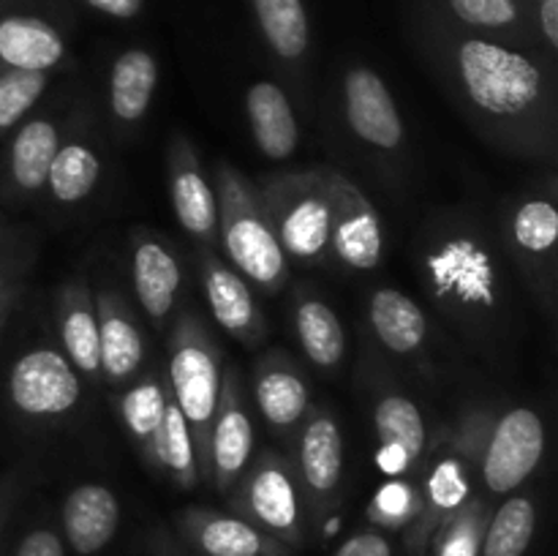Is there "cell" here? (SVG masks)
I'll return each instance as SVG.
<instances>
[{
	"label": "cell",
	"mask_w": 558,
	"mask_h": 556,
	"mask_svg": "<svg viewBox=\"0 0 558 556\" xmlns=\"http://www.w3.org/2000/svg\"><path fill=\"white\" fill-rule=\"evenodd\" d=\"M417 512V488L401 478H392L390 483L376 491L371 501V516L381 523H403Z\"/></svg>",
	"instance_id": "74e56055"
},
{
	"label": "cell",
	"mask_w": 558,
	"mask_h": 556,
	"mask_svg": "<svg viewBox=\"0 0 558 556\" xmlns=\"http://www.w3.org/2000/svg\"><path fill=\"white\" fill-rule=\"evenodd\" d=\"M343 112L357 140L376 150H398L403 142V120L387 82L368 65H354L343 76Z\"/></svg>",
	"instance_id": "4fadbf2b"
},
{
	"label": "cell",
	"mask_w": 558,
	"mask_h": 556,
	"mask_svg": "<svg viewBox=\"0 0 558 556\" xmlns=\"http://www.w3.org/2000/svg\"><path fill=\"white\" fill-rule=\"evenodd\" d=\"M98 316V347H101V374L112 385L134 379L145 360V338L129 305L112 289L93 298Z\"/></svg>",
	"instance_id": "44dd1931"
},
{
	"label": "cell",
	"mask_w": 558,
	"mask_h": 556,
	"mask_svg": "<svg viewBox=\"0 0 558 556\" xmlns=\"http://www.w3.org/2000/svg\"><path fill=\"white\" fill-rule=\"evenodd\" d=\"M336 556H392V551L381 534L360 532L349 537Z\"/></svg>",
	"instance_id": "60d3db41"
},
{
	"label": "cell",
	"mask_w": 558,
	"mask_h": 556,
	"mask_svg": "<svg viewBox=\"0 0 558 556\" xmlns=\"http://www.w3.org/2000/svg\"><path fill=\"white\" fill-rule=\"evenodd\" d=\"M371 327L381 347L392 354H417L428 338V316L417 300L392 287H381L371 294Z\"/></svg>",
	"instance_id": "d4e9b609"
},
{
	"label": "cell",
	"mask_w": 558,
	"mask_h": 556,
	"mask_svg": "<svg viewBox=\"0 0 558 556\" xmlns=\"http://www.w3.org/2000/svg\"><path fill=\"white\" fill-rule=\"evenodd\" d=\"M251 136L270 161H283L298 150L300 129L287 93L276 82H254L245 93Z\"/></svg>",
	"instance_id": "cb8c5ba5"
},
{
	"label": "cell",
	"mask_w": 558,
	"mask_h": 556,
	"mask_svg": "<svg viewBox=\"0 0 558 556\" xmlns=\"http://www.w3.org/2000/svg\"><path fill=\"white\" fill-rule=\"evenodd\" d=\"M332 202L330 256L352 270H374L385 249V229L368 196L338 169L327 167Z\"/></svg>",
	"instance_id": "9c48e42d"
},
{
	"label": "cell",
	"mask_w": 558,
	"mask_h": 556,
	"mask_svg": "<svg viewBox=\"0 0 558 556\" xmlns=\"http://www.w3.org/2000/svg\"><path fill=\"white\" fill-rule=\"evenodd\" d=\"M221 349L199 314H183L169 336V392L189 423L199 474L210 478V425L221 396Z\"/></svg>",
	"instance_id": "5b68a950"
},
{
	"label": "cell",
	"mask_w": 558,
	"mask_h": 556,
	"mask_svg": "<svg viewBox=\"0 0 558 556\" xmlns=\"http://www.w3.org/2000/svg\"><path fill=\"white\" fill-rule=\"evenodd\" d=\"M158 85L156 55L142 47L123 49L109 74V109L118 123H136L147 114Z\"/></svg>",
	"instance_id": "4316f807"
},
{
	"label": "cell",
	"mask_w": 558,
	"mask_h": 556,
	"mask_svg": "<svg viewBox=\"0 0 558 556\" xmlns=\"http://www.w3.org/2000/svg\"><path fill=\"white\" fill-rule=\"evenodd\" d=\"M254 420L243 396V374L227 368L221 376V396L210 425V478L218 491L238 483L254 456Z\"/></svg>",
	"instance_id": "30bf717a"
},
{
	"label": "cell",
	"mask_w": 558,
	"mask_h": 556,
	"mask_svg": "<svg viewBox=\"0 0 558 556\" xmlns=\"http://www.w3.org/2000/svg\"><path fill=\"white\" fill-rule=\"evenodd\" d=\"M47 85L49 74L44 71H0V134L25 118Z\"/></svg>",
	"instance_id": "d590c367"
},
{
	"label": "cell",
	"mask_w": 558,
	"mask_h": 556,
	"mask_svg": "<svg viewBox=\"0 0 558 556\" xmlns=\"http://www.w3.org/2000/svg\"><path fill=\"white\" fill-rule=\"evenodd\" d=\"M60 150V131L49 118H33L20 125L9 150L11 183L22 194L47 189V174Z\"/></svg>",
	"instance_id": "83f0119b"
},
{
	"label": "cell",
	"mask_w": 558,
	"mask_h": 556,
	"mask_svg": "<svg viewBox=\"0 0 558 556\" xmlns=\"http://www.w3.org/2000/svg\"><path fill=\"white\" fill-rule=\"evenodd\" d=\"M120 523L118 496L98 483L76 485L63 505V529L71 548L82 556L101 551Z\"/></svg>",
	"instance_id": "7402d4cb"
},
{
	"label": "cell",
	"mask_w": 558,
	"mask_h": 556,
	"mask_svg": "<svg viewBox=\"0 0 558 556\" xmlns=\"http://www.w3.org/2000/svg\"><path fill=\"white\" fill-rule=\"evenodd\" d=\"M256 27L278 60L298 65L308 58L311 22L303 0H251Z\"/></svg>",
	"instance_id": "f1b7e54d"
},
{
	"label": "cell",
	"mask_w": 558,
	"mask_h": 556,
	"mask_svg": "<svg viewBox=\"0 0 558 556\" xmlns=\"http://www.w3.org/2000/svg\"><path fill=\"white\" fill-rule=\"evenodd\" d=\"M131 276H134V292L142 311L150 316L153 325H163L172 316L180 287H183V267H180L178 254L153 234H136Z\"/></svg>",
	"instance_id": "d6986e66"
},
{
	"label": "cell",
	"mask_w": 558,
	"mask_h": 556,
	"mask_svg": "<svg viewBox=\"0 0 558 556\" xmlns=\"http://www.w3.org/2000/svg\"><path fill=\"white\" fill-rule=\"evenodd\" d=\"M202 287H205L207 305L213 319L223 327L232 338L243 341L245 347H256L265 341L267 322L259 303L254 300L248 281L234 267L223 265L213 254H205L199 262Z\"/></svg>",
	"instance_id": "2e32d148"
},
{
	"label": "cell",
	"mask_w": 558,
	"mask_h": 556,
	"mask_svg": "<svg viewBox=\"0 0 558 556\" xmlns=\"http://www.w3.org/2000/svg\"><path fill=\"white\" fill-rule=\"evenodd\" d=\"M545 452V423L534 409L512 407L490 423L480 478L490 494H510L529 480Z\"/></svg>",
	"instance_id": "52a82bcc"
},
{
	"label": "cell",
	"mask_w": 558,
	"mask_h": 556,
	"mask_svg": "<svg viewBox=\"0 0 558 556\" xmlns=\"http://www.w3.org/2000/svg\"><path fill=\"white\" fill-rule=\"evenodd\" d=\"M490 423L494 420L488 412L472 409L441 436L439 447L428 458L430 467L423 480V494H417L414 518L452 516L472 496V474L480 469Z\"/></svg>",
	"instance_id": "8992f818"
},
{
	"label": "cell",
	"mask_w": 558,
	"mask_h": 556,
	"mask_svg": "<svg viewBox=\"0 0 558 556\" xmlns=\"http://www.w3.org/2000/svg\"><path fill=\"white\" fill-rule=\"evenodd\" d=\"M3 292H5V278L3 273H0V298H3Z\"/></svg>",
	"instance_id": "7bdbcfd3"
},
{
	"label": "cell",
	"mask_w": 558,
	"mask_h": 556,
	"mask_svg": "<svg viewBox=\"0 0 558 556\" xmlns=\"http://www.w3.org/2000/svg\"><path fill=\"white\" fill-rule=\"evenodd\" d=\"M243 474L240 501L245 510L270 532L298 537L303 521V485L287 458L265 452Z\"/></svg>",
	"instance_id": "7c38bea8"
},
{
	"label": "cell",
	"mask_w": 558,
	"mask_h": 556,
	"mask_svg": "<svg viewBox=\"0 0 558 556\" xmlns=\"http://www.w3.org/2000/svg\"><path fill=\"white\" fill-rule=\"evenodd\" d=\"M294 330L303 352L319 368L332 371L347 354V333L341 319L322 298H303L294 305Z\"/></svg>",
	"instance_id": "f546056e"
},
{
	"label": "cell",
	"mask_w": 558,
	"mask_h": 556,
	"mask_svg": "<svg viewBox=\"0 0 558 556\" xmlns=\"http://www.w3.org/2000/svg\"><path fill=\"white\" fill-rule=\"evenodd\" d=\"M480 545H483V518H480V505L466 499L456 512H452V521L447 523L439 556H477Z\"/></svg>",
	"instance_id": "8d00e7d4"
},
{
	"label": "cell",
	"mask_w": 558,
	"mask_h": 556,
	"mask_svg": "<svg viewBox=\"0 0 558 556\" xmlns=\"http://www.w3.org/2000/svg\"><path fill=\"white\" fill-rule=\"evenodd\" d=\"M300 485L314 499L336 494L343 478V431L330 409H314L305 414L298 445Z\"/></svg>",
	"instance_id": "ffe728a7"
},
{
	"label": "cell",
	"mask_w": 558,
	"mask_h": 556,
	"mask_svg": "<svg viewBox=\"0 0 558 556\" xmlns=\"http://www.w3.org/2000/svg\"><path fill=\"white\" fill-rule=\"evenodd\" d=\"M376 467L387 478H403L423 458L428 428L417 403L403 392H385L374 407Z\"/></svg>",
	"instance_id": "9a60e30c"
},
{
	"label": "cell",
	"mask_w": 558,
	"mask_h": 556,
	"mask_svg": "<svg viewBox=\"0 0 558 556\" xmlns=\"http://www.w3.org/2000/svg\"><path fill=\"white\" fill-rule=\"evenodd\" d=\"M194 534L207 556H267L278 554L276 545L254 527L234 516L218 512H191Z\"/></svg>",
	"instance_id": "4dcf8cb0"
},
{
	"label": "cell",
	"mask_w": 558,
	"mask_h": 556,
	"mask_svg": "<svg viewBox=\"0 0 558 556\" xmlns=\"http://www.w3.org/2000/svg\"><path fill=\"white\" fill-rule=\"evenodd\" d=\"M216 200L218 240L234 270L265 292H281L289 278V259L272 232L256 185L240 169L218 164Z\"/></svg>",
	"instance_id": "3957f363"
},
{
	"label": "cell",
	"mask_w": 558,
	"mask_h": 556,
	"mask_svg": "<svg viewBox=\"0 0 558 556\" xmlns=\"http://www.w3.org/2000/svg\"><path fill=\"white\" fill-rule=\"evenodd\" d=\"M167 401L169 385H163L156 374L140 376L134 385H129V390L118 401L120 420H123L131 442L142 452L145 463H150L156 472H161V463H158V439H161Z\"/></svg>",
	"instance_id": "484cf974"
},
{
	"label": "cell",
	"mask_w": 558,
	"mask_h": 556,
	"mask_svg": "<svg viewBox=\"0 0 558 556\" xmlns=\"http://www.w3.org/2000/svg\"><path fill=\"white\" fill-rule=\"evenodd\" d=\"M537 527V507L529 496H512L496 510L483 534V556H523Z\"/></svg>",
	"instance_id": "836d02e7"
},
{
	"label": "cell",
	"mask_w": 558,
	"mask_h": 556,
	"mask_svg": "<svg viewBox=\"0 0 558 556\" xmlns=\"http://www.w3.org/2000/svg\"><path fill=\"white\" fill-rule=\"evenodd\" d=\"M58 325L63 354L87 379L101 376V347H98V316L93 294L85 281H71L58 294Z\"/></svg>",
	"instance_id": "603a6c76"
},
{
	"label": "cell",
	"mask_w": 558,
	"mask_h": 556,
	"mask_svg": "<svg viewBox=\"0 0 558 556\" xmlns=\"http://www.w3.org/2000/svg\"><path fill=\"white\" fill-rule=\"evenodd\" d=\"M423 9L466 33L534 52L545 49L539 41L532 0H425Z\"/></svg>",
	"instance_id": "8fae6325"
},
{
	"label": "cell",
	"mask_w": 558,
	"mask_h": 556,
	"mask_svg": "<svg viewBox=\"0 0 558 556\" xmlns=\"http://www.w3.org/2000/svg\"><path fill=\"white\" fill-rule=\"evenodd\" d=\"M9 398L27 418H63L80 403L82 379L63 352L38 347L11 365Z\"/></svg>",
	"instance_id": "ba28073f"
},
{
	"label": "cell",
	"mask_w": 558,
	"mask_h": 556,
	"mask_svg": "<svg viewBox=\"0 0 558 556\" xmlns=\"http://www.w3.org/2000/svg\"><path fill=\"white\" fill-rule=\"evenodd\" d=\"M507 234L523 259H550L558 240V210L554 200L532 196V200L521 202L507 221Z\"/></svg>",
	"instance_id": "d6a6232c"
},
{
	"label": "cell",
	"mask_w": 558,
	"mask_h": 556,
	"mask_svg": "<svg viewBox=\"0 0 558 556\" xmlns=\"http://www.w3.org/2000/svg\"><path fill=\"white\" fill-rule=\"evenodd\" d=\"M256 191L283 256L300 265H322L330 256L332 234L327 167L267 174Z\"/></svg>",
	"instance_id": "277c9868"
},
{
	"label": "cell",
	"mask_w": 558,
	"mask_h": 556,
	"mask_svg": "<svg viewBox=\"0 0 558 556\" xmlns=\"http://www.w3.org/2000/svg\"><path fill=\"white\" fill-rule=\"evenodd\" d=\"M65 36L52 20L31 11L0 14V71H44L65 63Z\"/></svg>",
	"instance_id": "e0dca14e"
},
{
	"label": "cell",
	"mask_w": 558,
	"mask_h": 556,
	"mask_svg": "<svg viewBox=\"0 0 558 556\" xmlns=\"http://www.w3.org/2000/svg\"><path fill=\"white\" fill-rule=\"evenodd\" d=\"M158 463H161V472H167L180 488H194L202 478L194 436H191L183 412L172 401V392H169L161 439H158Z\"/></svg>",
	"instance_id": "e575fe53"
},
{
	"label": "cell",
	"mask_w": 558,
	"mask_h": 556,
	"mask_svg": "<svg viewBox=\"0 0 558 556\" xmlns=\"http://www.w3.org/2000/svg\"><path fill=\"white\" fill-rule=\"evenodd\" d=\"M534 3V20H537L539 41H543L545 52L554 58L558 49V0H532Z\"/></svg>",
	"instance_id": "f35d334b"
},
{
	"label": "cell",
	"mask_w": 558,
	"mask_h": 556,
	"mask_svg": "<svg viewBox=\"0 0 558 556\" xmlns=\"http://www.w3.org/2000/svg\"><path fill=\"white\" fill-rule=\"evenodd\" d=\"M256 409L278 434L303 425L311 412L308 382L300 374L294 360L283 352H267L254 371Z\"/></svg>",
	"instance_id": "ac0fdd59"
},
{
	"label": "cell",
	"mask_w": 558,
	"mask_h": 556,
	"mask_svg": "<svg viewBox=\"0 0 558 556\" xmlns=\"http://www.w3.org/2000/svg\"><path fill=\"white\" fill-rule=\"evenodd\" d=\"M420 273L447 316L472 330H496L507 316V283L499 256L472 227H445L425 238Z\"/></svg>",
	"instance_id": "7a4b0ae2"
},
{
	"label": "cell",
	"mask_w": 558,
	"mask_h": 556,
	"mask_svg": "<svg viewBox=\"0 0 558 556\" xmlns=\"http://www.w3.org/2000/svg\"><path fill=\"white\" fill-rule=\"evenodd\" d=\"M169 194L178 223L185 234L205 245L218 243L216 185L207 180L194 147L185 136H174L169 147Z\"/></svg>",
	"instance_id": "5bb4252c"
},
{
	"label": "cell",
	"mask_w": 558,
	"mask_h": 556,
	"mask_svg": "<svg viewBox=\"0 0 558 556\" xmlns=\"http://www.w3.org/2000/svg\"><path fill=\"white\" fill-rule=\"evenodd\" d=\"M16 556H65L63 540L52 529H36V532L25 534V540L16 548Z\"/></svg>",
	"instance_id": "ab89813d"
},
{
	"label": "cell",
	"mask_w": 558,
	"mask_h": 556,
	"mask_svg": "<svg viewBox=\"0 0 558 556\" xmlns=\"http://www.w3.org/2000/svg\"><path fill=\"white\" fill-rule=\"evenodd\" d=\"M101 172V156L87 142H65L49 167L47 189L52 200L63 202V205H76L90 196Z\"/></svg>",
	"instance_id": "1f68e13d"
},
{
	"label": "cell",
	"mask_w": 558,
	"mask_h": 556,
	"mask_svg": "<svg viewBox=\"0 0 558 556\" xmlns=\"http://www.w3.org/2000/svg\"><path fill=\"white\" fill-rule=\"evenodd\" d=\"M82 3L112 20H134L145 9V0H82Z\"/></svg>",
	"instance_id": "b9f144b4"
},
{
	"label": "cell",
	"mask_w": 558,
	"mask_h": 556,
	"mask_svg": "<svg viewBox=\"0 0 558 556\" xmlns=\"http://www.w3.org/2000/svg\"><path fill=\"white\" fill-rule=\"evenodd\" d=\"M420 36L474 129L518 156H554V58L447 25L420 9Z\"/></svg>",
	"instance_id": "6da1fadb"
}]
</instances>
